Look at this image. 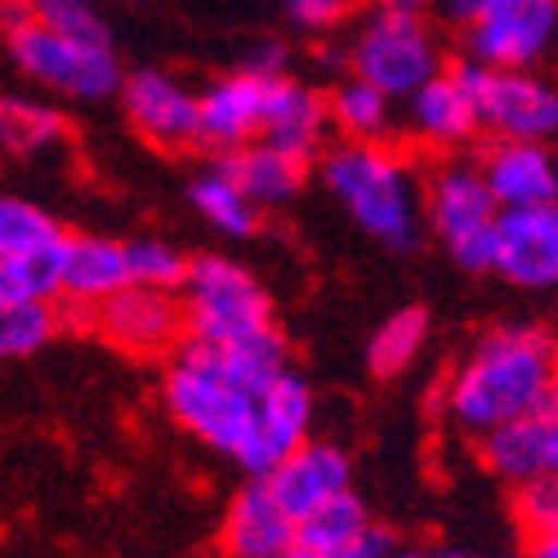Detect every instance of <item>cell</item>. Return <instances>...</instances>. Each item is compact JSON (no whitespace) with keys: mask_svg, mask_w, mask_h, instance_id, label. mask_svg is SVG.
<instances>
[{"mask_svg":"<svg viewBox=\"0 0 558 558\" xmlns=\"http://www.w3.org/2000/svg\"><path fill=\"white\" fill-rule=\"evenodd\" d=\"M558 402V349L536 327H496L447 385V415L464 434H492Z\"/></svg>","mask_w":558,"mask_h":558,"instance_id":"cell-1","label":"cell"},{"mask_svg":"<svg viewBox=\"0 0 558 558\" xmlns=\"http://www.w3.org/2000/svg\"><path fill=\"white\" fill-rule=\"evenodd\" d=\"M161 398H166L174 421L197 442H206L210 451H219L228 460H238L251 474L255 442H259V398H264V389H251L246 380L232 376V371H223L219 357L206 344L183 340L170 371H166Z\"/></svg>","mask_w":558,"mask_h":558,"instance_id":"cell-2","label":"cell"},{"mask_svg":"<svg viewBox=\"0 0 558 558\" xmlns=\"http://www.w3.org/2000/svg\"><path fill=\"white\" fill-rule=\"evenodd\" d=\"M322 183L357 219L362 232L393 251H411L421 238V189L411 166L385 144H349L322 157Z\"/></svg>","mask_w":558,"mask_h":558,"instance_id":"cell-3","label":"cell"},{"mask_svg":"<svg viewBox=\"0 0 558 558\" xmlns=\"http://www.w3.org/2000/svg\"><path fill=\"white\" fill-rule=\"evenodd\" d=\"M500 202L492 193V183L483 166H438L434 179L425 183V215L429 228L442 238L451 259L470 272L496 268V228H500Z\"/></svg>","mask_w":558,"mask_h":558,"instance_id":"cell-4","label":"cell"},{"mask_svg":"<svg viewBox=\"0 0 558 558\" xmlns=\"http://www.w3.org/2000/svg\"><path fill=\"white\" fill-rule=\"evenodd\" d=\"M183 308H189V340H251L272 331V304L255 277L223 255H202L183 282Z\"/></svg>","mask_w":558,"mask_h":558,"instance_id":"cell-5","label":"cell"},{"mask_svg":"<svg viewBox=\"0 0 558 558\" xmlns=\"http://www.w3.org/2000/svg\"><path fill=\"white\" fill-rule=\"evenodd\" d=\"M68 246L72 238L54 215L23 197H5L0 206V304L63 295Z\"/></svg>","mask_w":558,"mask_h":558,"instance_id":"cell-6","label":"cell"},{"mask_svg":"<svg viewBox=\"0 0 558 558\" xmlns=\"http://www.w3.org/2000/svg\"><path fill=\"white\" fill-rule=\"evenodd\" d=\"M10 54L27 81L59 89L68 99H104L125 85L112 40H85V36H68L45 23H32L10 36Z\"/></svg>","mask_w":558,"mask_h":558,"instance_id":"cell-7","label":"cell"},{"mask_svg":"<svg viewBox=\"0 0 558 558\" xmlns=\"http://www.w3.org/2000/svg\"><path fill=\"white\" fill-rule=\"evenodd\" d=\"M349 63H353L357 76H366L371 85H380L385 95H393V99H411L415 89L429 85L442 72L438 40L425 27V19L389 14L380 5L357 27Z\"/></svg>","mask_w":558,"mask_h":558,"instance_id":"cell-8","label":"cell"},{"mask_svg":"<svg viewBox=\"0 0 558 558\" xmlns=\"http://www.w3.org/2000/svg\"><path fill=\"white\" fill-rule=\"evenodd\" d=\"M456 76L474 95L478 121L496 138H536L545 144L558 134V89L527 68H487L478 59L460 63Z\"/></svg>","mask_w":558,"mask_h":558,"instance_id":"cell-9","label":"cell"},{"mask_svg":"<svg viewBox=\"0 0 558 558\" xmlns=\"http://www.w3.org/2000/svg\"><path fill=\"white\" fill-rule=\"evenodd\" d=\"M558 36V0H492L464 27L470 59L487 68H532Z\"/></svg>","mask_w":558,"mask_h":558,"instance_id":"cell-10","label":"cell"},{"mask_svg":"<svg viewBox=\"0 0 558 558\" xmlns=\"http://www.w3.org/2000/svg\"><path fill=\"white\" fill-rule=\"evenodd\" d=\"M95 327L108 344L134 357H161L179 349L183 331H189V308L183 300H170V291L157 287H125L108 304L95 308Z\"/></svg>","mask_w":558,"mask_h":558,"instance_id":"cell-11","label":"cell"},{"mask_svg":"<svg viewBox=\"0 0 558 558\" xmlns=\"http://www.w3.org/2000/svg\"><path fill=\"white\" fill-rule=\"evenodd\" d=\"M121 104L130 125L148 138L153 148H193L202 144V99L183 89V81H174L170 72L144 68L125 76L121 85Z\"/></svg>","mask_w":558,"mask_h":558,"instance_id":"cell-12","label":"cell"},{"mask_svg":"<svg viewBox=\"0 0 558 558\" xmlns=\"http://www.w3.org/2000/svg\"><path fill=\"white\" fill-rule=\"evenodd\" d=\"M496 272L514 287H558V202L500 210Z\"/></svg>","mask_w":558,"mask_h":558,"instance_id":"cell-13","label":"cell"},{"mask_svg":"<svg viewBox=\"0 0 558 558\" xmlns=\"http://www.w3.org/2000/svg\"><path fill=\"white\" fill-rule=\"evenodd\" d=\"M272 85H277V76H259L246 68L215 81L202 95V144L238 153V148L255 144V138H264L268 108H272Z\"/></svg>","mask_w":558,"mask_h":558,"instance_id":"cell-14","label":"cell"},{"mask_svg":"<svg viewBox=\"0 0 558 558\" xmlns=\"http://www.w3.org/2000/svg\"><path fill=\"white\" fill-rule=\"evenodd\" d=\"M295 541H300V523L272 496L268 478L246 483L228 500V514L219 527V545L228 558H287Z\"/></svg>","mask_w":558,"mask_h":558,"instance_id":"cell-15","label":"cell"},{"mask_svg":"<svg viewBox=\"0 0 558 558\" xmlns=\"http://www.w3.org/2000/svg\"><path fill=\"white\" fill-rule=\"evenodd\" d=\"M264 478H268L272 496L287 505V514H291L295 523H304V519L317 514V509L327 505V500L353 492V487H349L353 464H349V456H344L336 442L308 438L304 447H295V451H291L282 464H277L272 474H264Z\"/></svg>","mask_w":558,"mask_h":558,"instance_id":"cell-16","label":"cell"},{"mask_svg":"<svg viewBox=\"0 0 558 558\" xmlns=\"http://www.w3.org/2000/svg\"><path fill=\"white\" fill-rule=\"evenodd\" d=\"M308 434H313V389L295 371H287L259 398V442L251 460V478L272 474L295 447L308 442Z\"/></svg>","mask_w":558,"mask_h":558,"instance_id":"cell-17","label":"cell"},{"mask_svg":"<svg viewBox=\"0 0 558 558\" xmlns=\"http://www.w3.org/2000/svg\"><path fill=\"white\" fill-rule=\"evenodd\" d=\"M483 174L505 210L558 202V161L536 138H500L483 161Z\"/></svg>","mask_w":558,"mask_h":558,"instance_id":"cell-18","label":"cell"},{"mask_svg":"<svg viewBox=\"0 0 558 558\" xmlns=\"http://www.w3.org/2000/svg\"><path fill=\"white\" fill-rule=\"evenodd\" d=\"M483 460L492 474L509 478L514 487L527 478L558 474V402L549 411L523 415L514 425L483 434Z\"/></svg>","mask_w":558,"mask_h":558,"instance_id":"cell-19","label":"cell"},{"mask_svg":"<svg viewBox=\"0 0 558 558\" xmlns=\"http://www.w3.org/2000/svg\"><path fill=\"white\" fill-rule=\"evenodd\" d=\"M336 125L331 117V99H322L317 89L277 76L272 85V108H268V125H264V144L291 153L295 161H313L327 144V130Z\"/></svg>","mask_w":558,"mask_h":558,"instance_id":"cell-20","label":"cell"},{"mask_svg":"<svg viewBox=\"0 0 558 558\" xmlns=\"http://www.w3.org/2000/svg\"><path fill=\"white\" fill-rule=\"evenodd\" d=\"M134 282L130 277V255L125 246L108 238H72L68 246V268H63V300L76 308H99L117 291Z\"/></svg>","mask_w":558,"mask_h":558,"instance_id":"cell-21","label":"cell"},{"mask_svg":"<svg viewBox=\"0 0 558 558\" xmlns=\"http://www.w3.org/2000/svg\"><path fill=\"white\" fill-rule=\"evenodd\" d=\"M407 104H411V130L421 138H429V144H438V148L464 144V138L483 125L478 108H474V95L464 89V81L456 72H438L429 85L415 89Z\"/></svg>","mask_w":558,"mask_h":558,"instance_id":"cell-22","label":"cell"},{"mask_svg":"<svg viewBox=\"0 0 558 558\" xmlns=\"http://www.w3.org/2000/svg\"><path fill=\"white\" fill-rule=\"evenodd\" d=\"M223 161H228L232 174H238V183L246 189V197L255 206H282V202H291L295 189H300V179H304V161H295L291 153L264 144V138H255V144H246L238 153H228Z\"/></svg>","mask_w":558,"mask_h":558,"instance_id":"cell-23","label":"cell"},{"mask_svg":"<svg viewBox=\"0 0 558 558\" xmlns=\"http://www.w3.org/2000/svg\"><path fill=\"white\" fill-rule=\"evenodd\" d=\"M331 117L357 144H385V134L393 130V95L353 72L331 89Z\"/></svg>","mask_w":558,"mask_h":558,"instance_id":"cell-24","label":"cell"},{"mask_svg":"<svg viewBox=\"0 0 558 558\" xmlns=\"http://www.w3.org/2000/svg\"><path fill=\"white\" fill-rule=\"evenodd\" d=\"M193 206L206 215V223H215L228 238H251L255 219H259V206L246 197V189L238 183V174L228 170V161H219L193 179Z\"/></svg>","mask_w":558,"mask_h":558,"instance_id":"cell-25","label":"cell"},{"mask_svg":"<svg viewBox=\"0 0 558 558\" xmlns=\"http://www.w3.org/2000/svg\"><path fill=\"white\" fill-rule=\"evenodd\" d=\"M425 340H429V313L425 308H402V313L385 317V327L371 336V349H366L371 376H380V380L402 376V371L421 357Z\"/></svg>","mask_w":558,"mask_h":558,"instance_id":"cell-26","label":"cell"},{"mask_svg":"<svg viewBox=\"0 0 558 558\" xmlns=\"http://www.w3.org/2000/svg\"><path fill=\"white\" fill-rule=\"evenodd\" d=\"M0 134H5V144L23 157L32 153H45L68 138V121L59 108L50 104H36V99H5L0 108Z\"/></svg>","mask_w":558,"mask_h":558,"instance_id":"cell-27","label":"cell"},{"mask_svg":"<svg viewBox=\"0 0 558 558\" xmlns=\"http://www.w3.org/2000/svg\"><path fill=\"white\" fill-rule=\"evenodd\" d=\"M366 527H371L366 505H362L353 492H344V496L327 500V505L317 509V514H308V519L300 523V545H308V549H317V554H336V549H344L349 541H357Z\"/></svg>","mask_w":558,"mask_h":558,"instance_id":"cell-28","label":"cell"},{"mask_svg":"<svg viewBox=\"0 0 558 558\" xmlns=\"http://www.w3.org/2000/svg\"><path fill=\"white\" fill-rule=\"evenodd\" d=\"M59 331V313L50 300H5L0 304V349L5 357H27L45 349Z\"/></svg>","mask_w":558,"mask_h":558,"instance_id":"cell-29","label":"cell"},{"mask_svg":"<svg viewBox=\"0 0 558 558\" xmlns=\"http://www.w3.org/2000/svg\"><path fill=\"white\" fill-rule=\"evenodd\" d=\"M130 255V277L134 287H157V291H174L189 282V259H183L170 242H157V238H138L125 246Z\"/></svg>","mask_w":558,"mask_h":558,"instance_id":"cell-30","label":"cell"},{"mask_svg":"<svg viewBox=\"0 0 558 558\" xmlns=\"http://www.w3.org/2000/svg\"><path fill=\"white\" fill-rule=\"evenodd\" d=\"M514 523L532 545L558 536V474L527 478L514 487Z\"/></svg>","mask_w":558,"mask_h":558,"instance_id":"cell-31","label":"cell"},{"mask_svg":"<svg viewBox=\"0 0 558 558\" xmlns=\"http://www.w3.org/2000/svg\"><path fill=\"white\" fill-rule=\"evenodd\" d=\"M32 5H36V23H45V27L85 36V40H108L99 0H32Z\"/></svg>","mask_w":558,"mask_h":558,"instance_id":"cell-32","label":"cell"},{"mask_svg":"<svg viewBox=\"0 0 558 558\" xmlns=\"http://www.w3.org/2000/svg\"><path fill=\"white\" fill-rule=\"evenodd\" d=\"M282 10L300 32H331L349 19V0H282Z\"/></svg>","mask_w":558,"mask_h":558,"instance_id":"cell-33","label":"cell"},{"mask_svg":"<svg viewBox=\"0 0 558 558\" xmlns=\"http://www.w3.org/2000/svg\"><path fill=\"white\" fill-rule=\"evenodd\" d=\"M398 549H393V536L385 532V527H376L371 523L357 541H349L344 549H336V554H322V558H393Z\"/></svg>","mask_w":558,"mask_h":558,"instance_id":"cell-34","label":"cell"},{"mask_svg":"<svg viewBox=\"0 0 558 558\" xmlns=\"http://www.w3.org/2000/svg\"><path fill=\"white\" fill-rule=\"evenodd\" d=\"M242 68H246V72H259V76H282V68H287V45H282V40H259L255 54H251Z\"/></svg>","mask_w":558,"mask_h":558,"instance_id":"cell-35","label":"cell"},{"mask_svg":"<svg viewBox=\"0 0 558 558\" xmlns=\"http://www.w3.org/2000/svg\"><path fill=\"white\" fill-rule=\"evenodd\" d=\"M492 5V0H434V10L442 14V19H451V23H464V27H470L483 10Z\"/></svg>","mask_w":558,"mask_h":558,"instance_id":"cell-36","label":"cell"},{"mask_svg":"<svg viewBox=\"0 0 558 558\" xmlns=\"http://www.w3.org/2000/svg\"><path fill=\"white\" fill-rule=\"evenodd\" d=\"M32 23H36V5H32V0H5V36L23 32Z\"/></svg>","mask_w":558,"mask_h":558,"instance_id":"cell-37","label":"cell"},{"mask_svg":"<svg viewBox=\"0 0 558 558\" xmlns=\"http://www.w3.org/2000/svg\"><path fill=\"white\" fill-rule=\"evenodd\" d=\"M380 10H389V14H411V19H425L429 10H434V0H376Z\"/></svg>","mask_w":558,"mask_h":558,"instance_id":"cell-38","label":"cell"},{"mask_svg":"<svg viewBox=\"0 0 558 558\" xmlns=\"http://www.w3.org/2000/svg\"><path fill=\"white\" fill-rule=\"evenodd\" d=\"M532 558H558V536L536 541V545H532Z\"/></svg>","mask_w":558,"mask_h":558,"instance_id":"cell-39","label":"cell"},{"mask_svg":"<svg viewBox=\"0 0 558 558\" xmlns=\"http://www.w3.org/2000/svg\"><path fill=\"white\" fill-rule=\"evenodd\" d=\"M425 558H474L470 549H434V554H425Z\"/></svg>","mask_w":558,"mask_h":558,"instance_id":"cell-40","label":"cell"},{"mask_svg":"<svg viewBox=\"0 0 558 558\" xmlns=\"http://www.w3.org/2000/svg\"><path fill=\"white\" fill-rule=\"evenodd\" d=\"M287 558H322V554H317V549H308V545H300V541H295V549H291V554H287Z\"/></svg>","mask_w":558,"mask_h":558,"instance_id":"cell-41","label":"cell"},{"mask_svg":"<svg viewBox=\"0 0 558 558\" xmlns=\"http://www.w3.org/2000/svg\"><path fill=\"white\" fill-rule=\"evenodd\" d=\"M112 5H134V0H112Z\"/></svg>","mask_w":558,"mask_h":558,"instance_id":"cell-42","label":"cell"},{"mask_svg":"<svg viewBox=\"0 0 558 558\" xmlns=\"http://www.w3.org/2000/svg\"><path fill=\"white\" fill-rule=\"evenodd\" d=\"M393 558H421V554H393Z\"/></svg>","mask_w":558,"mask_h":558,"instance_id":"cell-43","label":"cell"}]
</instances>
